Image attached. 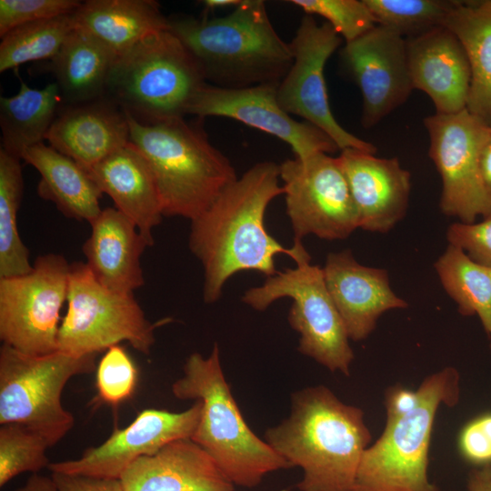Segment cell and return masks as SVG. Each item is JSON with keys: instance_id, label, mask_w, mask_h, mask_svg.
Returning <instances> with one entry per match:
<instances>
[{"instance_id": "1", "label": "cell", "mask_w": 491, "mask_h": 491, "mask_svg": "<svg viewBox=\"0 0 491 491\" xmlns=\"http://www.w3.org/2000/svg\"><path fill=\"white\" fill-rule=\"evenodd\" d=\"M279 178L278 165L257 163L191 220L189 247L204 267L205 303L217 301L225 282L237 272L275 276L277 255H286L296 264L311 261L301 240L294 239L292 247H284L265 226L268 205L284 194Z\"/></svg>"}, {"instance_id": "2", "label": "cell", "mask_w": 491, "mask_h": 491, "mask_svg": "<svg viewBox=\"0 0 491 491\" xmlns=\"http://www.w3.org/2000/svg\"><path fill=\"white\" fill-rule=\"evenodd\" d=\"M361 408L319 385L294 392L287 418L265 433L266 442L303 476L300 491H353L371 433Z\"/></svg>"}, {"instance_id": "3", "label": "cell", "mask_w": 491, "mask_h": 491, "mask_svg": "<svg viewBox=\"0 0 491 491\" xmlns=\"http://www.w3.org/2000/svg\"><path fill=\"white\" fill-rule=\"evenodd\" d=\"M209 85L245 88L279 84L293 62L289 43L275 30L262 0H241L227 15L168 18Z\"/></svg>"}, {"instance_id": "4", "label": "cell", "mask_w": 491, "mask_h": 491, "mask_svg": "<svg viewBox=\"0 0 491 491\" xmlns=\"http://www.w3.org/2000/svg\"><path fill=\"white\" fill-rule=\"evenodd\" d=\"M179 400L202 403L198 426L191 439L215 461L235 486L253 488L269 473L291 466L248 426L233 396L214 344L207 357L192 353L183 376L171 386Z\"/></svg>"}, {"instance_id": "5", "label": "cell", "mask_w": 491, "mask_h": 491, "mask_svg": "<svg viewBox=\"0 0 491 491\" xmlns=\"http://www.w3.org/2000/svg\"><path fill=\"white\" fill-rule=\"evenodd\" d=\"M125 113L130 142L151 167L164 216L196 218L237 178L200 125L185 117L145 123Z\"/></svg>"}, {"instance_id": "6", "label": "cell", "mask_w": 491, "mask_h": 491, "mask_svg": "<svg viewBox=\"0 0 491 491\" xmlns=\"http://www.w3.org/2000/svg\"><path fill=\"white\" fill-rule=\"evenodd\" d=\"M207 84L196 60L169 29L153 33L117 56L105 95L135 119L182 118Z\"/></svg>"}, {"instance_id": "7", "label": "cell", "mask_w": 491, "mask_h": 491, "mask_svg": "<svg viewBox=\"0 0 491 491\" xmlns=\"http://www.w3.org/2000/svg\"><path fill=\"white\" fill-rule=\"evenodd\" d=\"M459 381L452 366L423 380L416 406L386 418L380 437L364 452L353 491H438L428 477L431 434L438 408L458 402Z\"/></svg>"}, {"instance_id": "8", "label": "cell", "mask_w": 491, "mask_h": 491, "mask_svg": "<svg viewBox=\"0 0 491 491\" xmlns=\"http://www.w3.org/2000/svg\"><path fill=\"white\" fill-rule=\"evenodd\" d=\"M96 354L73 356L61 351L29 355L0 347V424H17L43 436L50 446L73 428L75 418L62 404L74 376L92 373Z\"/></svg>"}, {"instance_id": "9", "label": "cell", "mask_w": 491, "mask_h": 491, "mask_svg": "<svg viewBox=\"0 0 491 491\" xmlns=\"http://www.w3.org/2000/svg\"><path fill=\"white\" fill-rule=\"evenodd\" d=\"M66 301L57 350L76 356L97 354L122 341L149 355L155 341V329L171 321L149 322L134 294L108 289L82 262L70 265Z\"/></svg>"}, {"instance_id": "10", "label": "cell", "mask_w": 491, "mask_h": 491, "mask_svg": "<svg viewBox=\"0 0 491 491\" xmlns=\"http://www.w3.org/2000/svg\"><path fill=\"white\" fill-rule=\"evenodd\" d=\"M293 300L288 322L299 337L298 351L331 372L350 375L354 352L342 317L327 290L323 268L310 262L296 264L246 291L242 300L264 311L279 298Z\"/></svg>"}, {"instance_id": "11", "label": "cell", "mask_w": 491, "mask_h": 491, "mask_svg": "<svg viewBox=\"0 0 491 491\" xmlns=\"http://www.w3.org/2000/svg\"><path fill=\"white\" fill-rule=\"evenodd\" d=\"M70 265L59 254L38 256L22 276L0 278V339L29 355L57 351L60 310Z\"/></svg>"}, {"instance_id": "12", "label": "cell", "mask_w": 491, "mask_h": 491, "mask_svg": "<svg viewBox=\"0 0 491 491\" xmlns=\"http://www.w3.org/2000/svg\"><path fill=\"white\" fill-rule=\"evenodd\" d=\"M286 213L295 239L312 234L345 239L358 227V215L338 157L317 153L279 165Z\"/></svg>"}, {"instance_id": "13", "label": "cell", "mask_w": 491, "mask_h": 491, "mask_svg": "<svg viewBox=\"0 0 491 491\" xmlns=\"http://www.w3.org/2000/svg\"><path fill=\"white\" fill-rule=\"evenodd\" d=\"M429 155L442 181L440 208L461 223H475L491 213V196L479 170V154L490 126L466 108L424 119Z\"/></svg>"}, {"instance_id": "14", "label": "cell", "mask_w": 491, "mask_h": 491, "mask_svg": "<svg viewBox=\"0 0 491 491\" xmlns=\"http://www.w3.org/2000/svg\"><path fill=\"white\" fill-rule=\"evenodd\" d=\"M342 41L327 22L318 24L312 15L303 16L289 43L293 62L277 85V100L287 114L300 116L326 133L340 151L356 148L376 154L374 145L346 131L330 109L324 71Z\"/></svg>"}, {"instance_id": "15", "label": "cell", "mask_w": 491, "mask_h": 491, "mask_svg": "<svg viewBox=\"0 0 491 491\" xmlns=\"http://www.w3.org/2000/svg\"><path fill=\"white\" fill-rule=\"evenodd\" d=\"M340 60L360 90L364 128L377 125L402 105L414 90L406 41L386 27L376 25L360 37L346 43Z\"/></svg>"}, {"instance_id": "16", "label": "cell", "mask_w": 491, "mask_h": 491, "mask_svg": "<svg viewBox=\"0 0 491 491\" xmlns=\"http://www.w3.org/2000/svg\"><path fill=\"white\" fill-rule=\"evenodd\" d=\"M202 412V403L195 401L185 411L145 409L124 427H115L101 445L87 448L76 459L50 463L53 472L120 479L136 459L154 455L165 445L191 438Z\"/></svg>"}, {"instance_id": "17", "label": "cell", "mask_w": 491, "mask_h": 491, "mask_svg": "<svg viewBox=\"0 0 491 491\" xmlns=\"http://www.w3.org/2000/svg\"><path fill=\"white\" fill-rule=\"evenodd\" d=\"M278 84L245 88H222L208 83L193 100L188 115L200 118L227 117L256 128L289 145L296 158L317 153L332 154L338 149L322 130L290 116L277 100Z\"/></svg>"}, {"instance_id": "18", "label": "cell", "mask_w": 491, "mask_h": 491, "mask_svg": "<svg viewBox=\"0 0 491 491\" xmlns=\"http://www.w3.org/2000/svg\"><path fill=\"white\" fill-rule=\"evenodd\" d=\"M358 215V227L386 233L406 215L410 174L396 157L347 148L338 156Z\"/></svg>"}, {"instance_id": "19", "label": "cell", "mask_w": 491, "mask_h": 491, "mask_svg": "<svg viewBox=\"0 0 491 491\" xmlns=\"http://www.w3.org/2000/svg\"><path fill=\"white\" fill-rule=\"evenodd\" d=\"M323 273L351 340L366 339L385 312L407 307L390 287L387 271L359 264L350 250L328 254Z\"/></svg>"}, {"instance_id": "20", "label": "cell", "mask_w": 491, "mask_h": 491, "mask_svg": "<svg viewBox=\"0 0 491 491\" xmlns=\"http://www.w3.org/2000/svg\"><path fill=\"white\" fill-rule=\"evenodd\" d=\"M414 89L426 94L436 114H455L466 108L470 67L465 49L446 26L406 39Z\"/></svg>"}, {"instance_id": "21", "label": "cell", "mask_w": 491, "mask_h": 491, "mask_svg": "<svg viewBox=\"0 0 491 491\" xmlns=\"http://www.w3.org/2000/svg\"><path fill=\"white\" fill-rule=\"evenodd\" d=\"M45 139L89 170L130 142L125 111L105 95L60 108Z\"/></svg>"}, {"instance_id": "22", "label": "cell", "mask_w": 491, "mask_h": 491, "mask_svg": "<svg viewBox=\"0 0 491 491\" xmlns=\"http://www.w3.org/2000/svg\"><path fill=\"white\" fill-rule=\"evenodd\" d=\"M120 480L125 491H235V485L191 438L136 459Z\"/></svg>"}, {"instance_id": "23", "label": "cell", "mask_w": 491, "mask_h": 491, "mask_svg": "<svg viewBox=\"0 0 491 491\" xmlns=\"http://www.w3.org/2000/svg\"><path fill=\"white\" fill-rule=\"evenodd\" d=\"M90 225L91 235L83 245L85 264L108 289L134 294L144 285L140 258L149 245L135 225L115 207L102 209Z\"/></svg>"}, {"instance_id": "24", "label": "cell", "mask_w": 491, "mask_h": 491, "mask_svg": "<svg viewBox=\"0 0 491 491\" xmlns=\"http://www.w3.org/2000/svg\"><path fill=\"white\" fill-rule=\"evenodd\" d=\"M87 171L115 207L153 246L152 230L164 215L155 176L144 155L129 142Z\"/></svg>"}, {"instance_id": "25", "label": "cell", "mask_w": 491, "mask_h": 491, "mask_svg": "<svg viewBox=\"0 0 491 491\" xmlns=\"http://www.w3.org/2000/svg\"><path fill=\"white\" fill-rule=\"evenodd\" d=\"M21 159L41 176L39 196L54 203L65 216L90 224L99 215L104 193L89 172L75 160L44 142L25 149Z\"/></svg>"}, {"instance_id": "26", "label": "cell", "mask_w": 491, "mask_h": 491, "mask_svg": "<svg viewBox=\"0 0 491 491\" xmlns=\"http://www.w3.org/2000/svg\"><path fill=\"white\" fill-rule=\"evenodd\" d=\"M71 16L75 27L96 37L117 56L145 36L169 29L168 18L152 0H88Z\"/></svg>"}, {"instance_id": "27", "label": "cell", "mask_w": 491, "mask_h": 491, "mask_svg": "<svg viewBox=\"0 0 491 491\" xmlns=\"http://www.w3.org/2000/svg\"><path fill=\"white\" fill-rule=\"evenodd\" d=\"M116 58L103 42L75 27L51 60L63 100L74 105L105 96Z\"/></svg>"}, {"instance_id": "28", "label": "cell", "mask_w": 491, "mask_h": 491, "mask_svg": "<svg viewBox=\"0 0 491 491\" xmlns=\"http://www.w3.org/2000/svg\"><path fill=\"white\" fill-rule=\"evenodd\" d=\"M445 26L459 39L468 60L466 109L491 127V0L457 1Z\"/></svg>"}, {"instance_id": "29", "label": "cell", "mask_w": 491, "mask_h": 491, "mask_svg": "<svg viewBox=\"0 0 491 491\" xmlns=\"http://www.w3.org/2000/svg\"><path fill=\"white\" fill-rule=\"evenodd\" d=\"M63 97L56 82L43 89L21 82L16 95L0 98L1 148L21 159L22 153L43 143Z\"/></svg>"}, {"instance_id": "30", "label": "cell", "mask_w": 491, "mask_h": 491, "mask_svg": "<svg viewBox=\"0 0 491 491\" xmlns=\"http://www.w3.org/2000/svg\"><path fill=\"white\" fill-rule=\"evenodd\" d=\"M435 269L448 296L466 316L476 315L490 340L491 349V267L468 256L449 244L435 263Z\"/></svg>"}, {"instance_id": "31", "label": "cell", "mask_w": 491, "mask_h": 491, "mask_svg": "<svg viewBox=\"0 0 491 491\" xmlns=\"http://www.w3.org/2000/svg\"><path fill=\"white\" fill-rule=\"evenodd\" d=\"M24 189L20 158L0 149V278L29 273V251L17 227Z\"/></svg>"}, {"instance_id": "32", "label": "cell", "mask_w": 491, "mask_h": 491, "mask_svg": "<svg viewBox=\"0 0 491 491\" xmlns=\"http://www.w3.org/2000/svg\"><path fill=\"white\" fill-rule=\"evenodd\" d=\"M75 28L71 14L17 26L2 37L0 72L33 61H50Z\"/></svg>"}, {"instance_id": "33", "label": "cell", "mask_w": 491, "mask_h": 491, "mask_svg": "<svg viewBox=\"0 0 491 491\" xmlns=\"http://www.w3.org/2000/svg\"><path fill=\"white\" fill-rule=\"evenodd\" d=\"M377 25L405 39L420 36L445 25L457 1L452 0H364Z\"/></svg>"}, {"instance_id": "34", "label": "cell", "mask_w": 491, "mask_h": 491, "mask_svg": "<svg viewBox=\"0 0 491 491\" xmlns=\"http://www.w3.org/2000/svg\"><path fill=\"white\" fill-rule=\"evenodd\" d=\"M47 440L40 434L17 424L0 427V486L26 472L37 474L48 468Z\"/></svg>"}, {"instance_id": "35", "label": "cell", "mask_w": 491, "mask_h": 491, "mask_svg": "<svg viewBox=\"0 0 491 491\" xmlns=\"http://www.w3.org/2000/svg\"><path fill=\"white\" fill-rule=\"evenodd\" d=\"M306 15L324 17L346 43L354 41L376 25L364 0H291Z\"/></svg>"}, {"instance_id": "36", "label": "cell", "mask_w": 491, "mask_h": 491, "mask_svg": "<svg viewBox=\"0 0 491 491\" xmlns=\"http://www.w3.org/2000/svg\"><path fill=\"white\" fill-rule=\"evenodd\" d=\"M136 379V367L124 348L117 345L109 347L96 370L99 398L110 405H118L133 394Z\"/></svg>"}, {"instance_id": "37", "label": "cell", "mask_w": 491, "mask_h": 491, "mask_svg": "<svg viewBox=\"0 0 491 491\" xmlns=\"http://www.w3.org/2000/svg\"><path fill=\"white\" fill-rule=\"evenodd\" d=\"M77 0H0V36L22 25L75 12Z\"/></svg>"}, {"instance_id": "38", "label": "cell", "mask_w": 491, "mask_h": 491, "mask_svg": "<svg viewBox=\"0 0 491 491\" xmlns=\"http://www.w3.org/2000/svg\"><path fill=\"white\" fill-rule=\"evenodd\" d=\"M449 244L463 249L476 262L491 267V213L478 223H455L446 232Z\"/></svg>"}, {"instance_id": "39", "label": "cell", "mask_w": 491, "mask_h": 491, "mask_svg": "<svg viewBox=\"0 0 491 491\" xmlns=\"http://www.w3.org/2000/svg\"><path fill=\"white\" fill-rule=\"evenodd\" d=\"M458 448L467 462L481 466L491 465V413L480 416L461 430Z\"/></svg>"}, {"instance_id": "40", "label": "cell", "mask_w": 491, "mask_h": 491, "mask_svg": "<svg viewBox=\"0 0 491 491\" xmlns=\"http://www.w3.org/2000/svg\"><path fill=\"white\" fill-rule=\"evenodd\" d=\"M58 491H125L120 479L53 472Z\"/></svg>"}, {"instance_id": "41", "label": "cell", "mask_w": 491, "mask_h": 491, "mask_svg": "<svg viewBox=\"0 0 491 491\" xmlns=\"http://www.w3.org/2000/svg\"><path fill=\"white\" fill-rule=\"evenodd\" d=\"M417 401V390L412 391L401 385L388 387L385 393L386 418H396L408 413L416 406Z\"/></svg>"}, {"instance_id": "42", "label": "cell", "mask_w": 491, "mask_h": 491, "mask_svg": "<svg viewBox=\"0 0 491 491\" xmlns=\"http://www.w3.org/2000/svg\"><path fill=\"white\" fill-rule=\"evenodd\" d=\"M479 170L485 188L491 196V128L480 150Z\"/></svg>"}, {"instance_id": "43", "label": "cell", "mask_w": 491, "mask_h": 491, "mask_svg": "<svg viewBox=\"0 0 491 491\" xmlns=\"http://www.w3.org/2000/svg\"><path fill=\"white\" fill-rule=\"evenodd\" d=\"M468 491H491V465L470 472L467 479Z\"/></svg>"}, {"instance_id": "44", "label": "cell", "mask_w": 491, "mask_h": 491, "mask_svg": "<svg viewBox=\"0 0 491 491\" xmlns=\"http://www.w3.org/2000/svg\"><path fill=\"white\" fill-rule=\"evenodd\" d=\"M15 491H58L53 478L32 474L26 482Z\"/></svg>"}, {"instance_id": "45", "label": "cell", "mask_w": 491, "mask_h": 491, "mask_svg": "<svg viewBox=\"0 0 491 491\" xmlns=\"http://www.w3.org/2000/svg\"><path fill=\"white\" fill-rule=\"evenodd\" d=\"M241 3V0H205L203 5L206 12L217 8H225L233 6L234 8Z\"/></svg>"}, {"instance_id": "46", "label": "cell", "mask_w": 491, "mask_h": 491, "mask_svg": "<svg viewBox=\"0 0 491 491\" xmlns=\"http://www.w3.org/2000/svg\"><path fill=\"white\" fill-rule=\"evenodd\" d=\"M281 491H287V490L284 489V490H281Z\"/></svg>"}]
</instances>
